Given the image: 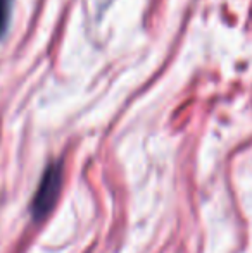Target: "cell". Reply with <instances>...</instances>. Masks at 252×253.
<instances>
[{"mask_svg": "<svg viewBox=\"0 0 252 253\" xmlns=\"http://www.w3.org/2000/svg\"><path fill=\"white\" fill-rule=\"evenodd\" d=\"M14 0H0V38L5 35L10 21V10H12Z\"/></svg>", "mask_w": 252, "mask_h": 253, "instance_id": "2", "label": "cell"}, {"mask_svg": "<svg viewBox=\"0 0 252 253\" xmlns=\"http://www.w3.org/2000/svg\"><path fill=\"white\" fill-rule=\"evenodd\" d=\"M62 188V166L59 162H54L45 169L42 176L38 188L33 195L31 202V213L37 220H42L50 213L54 209L57 197Z\"/></svg>", "mask_w": 252, "mask_h": 253, "instance_id": "1", "label": "cell"}]
</instances>
